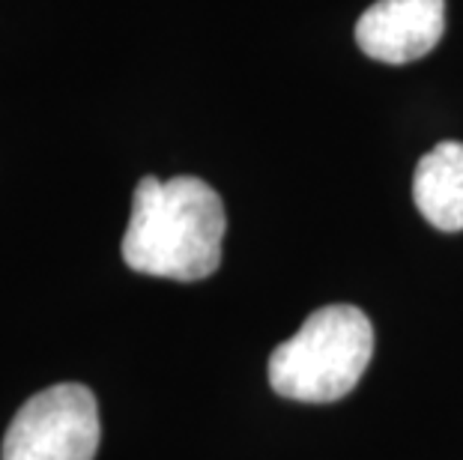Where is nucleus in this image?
I'll use <instances>...</instances> for the list:
<instances>
[{
  "instance_id": "obj_1",
  "label": "nucleus",
  "mask_w": 463,
  "mask_h": 460,
  "mask_svg": "<svg viewBox=\"0 0 463 460\" xmlns=\"http://www.w3.org/2000/svg\"><path fill=\"white\" fill-rule=\"evenodd\" d=\"M224 233L228 215L210 183L144 177L123 233V260L141 276L201 281L219 269Z\"/></svg>"
},
{
  "instance_id": "obj_2",
  "label": "nucleus",
  "mask_w": 463,
  "mask_h": 460,
  "mask_svg": "<svg viewBox=\"0 0 463 460\" xmlns=\"http://www.w3.org/2000/svg\"><path fill=\"white\" fill-rule=\"evenodd\" d=\"M373 356V326L356 305H326L269 356V383L281 398L332 404L350 395Z\"/></svg>"
},
{
  "instance_id": "obj_5",
  "label": "nucleus",
  "mask_w": 463,
  "mask_h": 460,
  "mask_svg": "<svg viewBox=\"0 0 463 460\" xmlns=\"http://www.w3.org/2000/svg\"><path fill=\"white\" fill-rule=\"evenodd\" d=\"M412 201L433 228L463 230V144L442 141L421 155L412 174Z\"/></svg>"
},
{
  "instance_id": "obj_3",
  "label": "nucleus",
  "mask_w": 463,
  "mask_h": 460,
  "mask_svg": "<svg viewBox=\"0 0 463 460\" xmlns=\"http://www.w3.org/2000/svg\"><path fill=\"white\" fill-rule=\"evenodd\" d=\"M102 425L93 391L81 383H57L24 400L9 422L0 460H93Z\"/></svg>"
},
{
  "instance_id": "obj_4",
  "label": "nucleus",
  "mask_w": 463,
  "mask_h": 460,
  "mask_svg": "<svg viewBox=\"0 0 463 460\" xmlns=\"http://www.w3.org/2000/svg\"><path fill=\"white\" fill-rule=\"evenodd\" d=\"M446 33V0H377L356 22V45L371 61L403 66L430 54Z\"/></svg>"
}]
</instances>
